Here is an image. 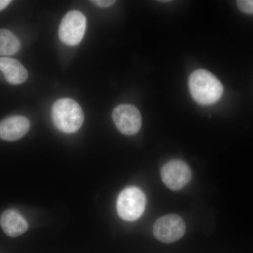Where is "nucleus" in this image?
I'll use <instances>...</instances> for the list:
<instances>
[{
  "label": "nucleus",
  "mask_w": 253,
  "mask_h": 253,
  "mask_svg": "<svg viewBox=\"0 0 253 253\" xmlns=\"http://www.w3.org/2000/svg\"><path fill=\"white\" fill-rule=\"evenodd\" d=\"M186 224L180 216L171 214L163 216L154 226L155 237L164 244H172L185 234Z\"/></svg>",
  "instance_id": "39448f33"
},
{
  "label": "nucleus",
  "mask_w": 253,
  "mask_h": 253,
  "mask_svg": "<svg viewBox=\"0 0 253 253\" xmlns=\"http://www.w3.org/2000/svg\"><path fill=\"white\" fill-rule=\"evenodd\" d=\"M0 71L4 74L6 81L11 84H22L28 78L26 68L17 60L11 58H0Z\"/></svg>",
  "instance_id": "9d476101"
},
{
  "label": "nucleus",
  "mask_w": 253,
  "mask_h": 253,
  "mask_svg": "<svg viewBox=\"0 0 253 253\" xmlns=\"http://www.w3.org/2000/svg\"><path fill=\"white\" fill-rule=\"evenodd\" d=\"M112 116L118 130L123 134L134 135L140 130L142 124L141 113L133 105H119L113 110Z\"/></svg>",
  "instance_id": "423d86ee"
},
{
  "label": "nucleus",
  "mask_w": 253,
  "mask_h": 253,
  "mask_svg": "<svg viewBox=\"0 0 253 253\" xmlns=\"http://www.w3.org/2000/svg\"><path fill=\"white\" fill-rule=\"evenodd\" d=\"M11 3L10 0H0V11H2Z\"/></svg>",
  "instance_id": "4468645a"
},
{
  "label": "nucleus",
  "mask_w": 253,
  "mask_h": 253,
  "mask_svg": "<svg viewBox=\"0 0 253 253\" xmlns=\"http://www.w3.org/2000/svg\"><path fill=\"white\" fill-rule=\"evenodd\" d=\"M189 84L193 98L202 105L217 102L224 91L221 82L206 70L195 71L190 76Z\"/></svg>",
  "instance_id": "f257e3e1"
},
{
  "label": "nucleus",
  "mask_w": 253,
  "mask_h": 253,
  "mask_svg": "<svg viewBox=\"0 0 253 253\" xmlns=\"http://www.w3.org/2000/svg\"><path fill=\"white\" fill-rule=\"evenodd\" d=\"M21 42L12 32L0 29V56H10L17 53Z\"/></svg>",
  "instance_id": "9b49d317"
},
{
  "label": "nucleus",
  "mask_w": 253,
  "mask_h": 253,
  "mask_svg": "<svg viewBox=\"0 0 253 253\" xmlns=\"http://www.w3.org/2000/svg\"><path fill=\"white\" fill-rule=\"evenodd\" d=\"M91 2L99 6V7L108 8L113 6L116 3V1H112V0H94V1H91Z\"/></svg>",
  "instance_id": "ddd939ff"
},
{
  "label": "nucleus",
  "mask_w": 253,
  "mask_h": 253,
  "mask_svg": "<svg viewBox=\"0 0 253 253\" xmlns=\"http://www.w3.org/2000/svg\"><path fill=\"white\" fill-rule=\"evenodd\" d=\"M0 225L6 235L10 237H17L28 230L27 221L18 211L7 210L0 217Z\"/></svg>",
  "instance_id": "1a4fd4ad"
},
{
  "label": "nucleus",
  "mask_w": 253,
  "mask_h": 253,
  "mask_svg": "<svg viewBox=\"0 0 253 253\" xmlns=\"http://www.w3.org/2000/svg\"><path fill=\"white\" fill-rule=\"evenodd\" d=\"M55 126L64 133L77 131L84 122V113L78 103L69 98L57 100L51 109Z\"/></svg>",
  "instance_id": "f03ea898"
},
{
  "label": "nucleus",
  "mask_w": 253,
  "mask_h": 253,
  "mask_svg": "<svg viewBox=\"0 0 253 253\" xmlns=\"http://www.w3.org/2000/svg\"><path fill=\"white\" fill-rule=\"evenodd\" d=\"M31 123L24 116H14L3 120L0 123V138L3 140H18L27 134Z\"/></svg>",
  "instance_id": "6e6552de"
},
{
  "label": "nucleus",
  "mask_w": 253,
  "mask_h": 253,
  "mask_svg": "<svg viewBox=\"0 0 253 253\" xmlns=\"http://www.w3.org/2000/svg\"><path fill=\"white\" fill-rule=\"evenodd\" d=\"M86 23L85 16L81 11H69L60 24L59 36L61 41L67 45H77L84 36Z\"/></svg>",
  "instance_id": "20e7f679"
},
{
  "label": "nucleus",
  "mask_w": 253,
  "mask_h": 253,
  "mask_svg": "<svg viewBox=\"0 0 253 253\" xmlns=\"http://www.w3.org/2000/svg\"><path fill=\"white\" fill-rule=\"evenodd\" d=\"M237 5L243 12L253 14V0H239L237 1Z\"/></svg>",
  "instance_id": "f8f14e48"
},
{
  "label": "nucleus",
  "mask_w": 253,
  "mask_h": 253,
  "mask_svg": "<svg viewBox=\"0 0 253 253\" xmlns=\"http://www.w3.org/2000/svg\"><path fill=\"white\" fill-rule=\"evenodd\" d=\"M144 193L139 188L129 186L121 191L117 200L120 217L126 221H134L142 215L146 208Z\"/></svg>",
  "instance_id": "7ed1b4c3"
},
{
  "label": "nucleus",
  "mask_w": 253,
  "mask_h": 253,
  "mask_svg": "<svg viewBox=\"0 0 253 253\" xmlns=\"http://www.w3.org/2000/svg\"><path fill=\"white\" fill-rule=\"evenodd\" d=\"M161 174L163 183L174 191L184 188L191 179L189 166L181 160H173L166 163L161 169Z\"/></svg>",
  "instance_id": "0eeeda50"
}]
</instances>
